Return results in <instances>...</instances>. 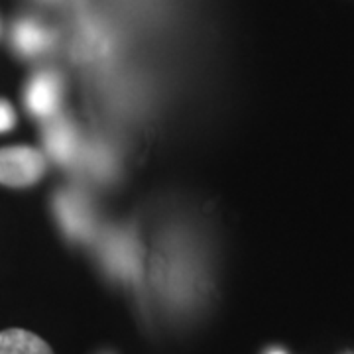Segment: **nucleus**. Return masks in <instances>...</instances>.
Segmentation results:
<instances>
[{"label": "nucleus", "mask_w": 354, "mask_h": 354, "mask_svg": "<svg viewBox=\"0 0 354 354\" xmlns=\"http://www.w3.org/2000/svg\"><path fill=\"white\" fill-rule=\"evenodd\" d=\"M46 144L57 162H69L77 152V136L67 122H53L46 130Z\"/></svg>", "instance_id": "39448f33"}, {"label": "nucleus", "mask_w": 354, "mask_h": 354, "mask_svg": "<svg viewBox=\"0 0 354 354\" xmlns=\"http://www.w3.org/2000/svg\"><path fill=\"white\" fill-rule=\"evenodd\" d=\"M62 97V81L55 73H38L26 88V106L36 116H51Z\"/></svg>", "instance_id": "f03ea898"}, {"label": "nucleus", "mask_w": 354, "mask_h": 354, "mask_svg": "<svg viewBox=\"0 0 354 354\" xmlns=\"http://www.w3.org/2000/svg\"><path fill=\"white\" fill-rule=\"evenodd\" d=\"M0 354H53L50 344L38 335L24 329L0 333Z\"/></svg>", "instance_id": "20e7f679"}, {"label": "nucleus", "mask_w": 354, "mask_h": 354, "mask_svg": "<svg viewBox=\"0 0 354 354\" xmlns=\"http://www.w3.org/2000/svg\"><path fill=\"white\" fill-rule=\"evenodd\" d=\"M46 171L44 153L28 148L12 146L0 148V183L8 187H28L39 181Z\"/></svg>", "instance_id": "f257e3e1"}, {"label": "nucleus", "mask_w": 354, "mask_h": 354, "mask_svg": "<svg viewBox=\"0 0 354 354\" xmlns=\"http://www.w3.org/2000/svg\"><path fill=\"white\" fill-rule=\"evenodd\" d=\"M16 124V113L10 102L0 99V132H8Z\"/></svg>", "instance_id": "423d86ee"}, {"label": "nucleus", "mask_w": 354, "mask_h": 354, "mask_svg": "<svg viewBox=\"0 0 354 354\" xmlns=\"http://www.w3.org/2000/svg\"><path fill=\"white\" fill-rule=\"evenodd\" d=\"M14 48L20 51L22 55H36L41 53L44 50H48L51 44L50 32L39 26L34 20H22L14 26L12 32Z\"/></svg>", "instance_id": "7ed1b4c3"}, {"label": "nucleus", "mask_w": 354, "mask_h": 354, "mask_svg": "<svg viewBox=\"0 0 354 354\" xmlns=\"http://www.w3.org/2000/svg\"><path fill=\"white\" fill-rule=\"evenodd\" d=\"M272 354H283V353H279V351H276V353H272Z\"/></svg>", "instance_id": "0eeeda50"}]
</instances>
